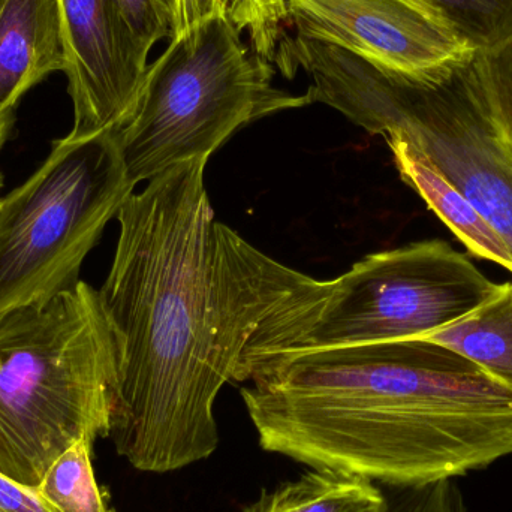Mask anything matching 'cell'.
<instances>
[{
  "instance_id": "1",
  "label": "cell",
  "mask_w": 512,
  "mask_h": 512,
  "mask_svg": "<svg viewBox=\"0 0 512 512\" xmlns=\"http://www.w3.org/2000/svg\"><path fill=\"white\" fill-rule=\"evenodd\" d=\"M207 162L176 165L123 203L98 291L117 357L108 438L149 474L215 454L222 387L297 351L331 291L216 219Z\"/></svg>"
},
{
  "instance_id": "2",
  "label": "cell",
  "mask_w": 512,
  "mask_h": 512,
  "mask_svg": "<svg viewBox=\"0 0 512 512\" xmlns=\"http://www.w3.org/2000/svg\"><path fill=\"white\" fill-rule=\"evenodd\" d=\"M243 388L259 447L388 487L512 456V387L426 339L280 355Z\"/></svg>"
},
{
  "instance_id": "3",
  "label": "cell",
  "mask_w": 512,
  "mask_h": 512,
  "mask_svg": "<svg viewBox=\"0 0 512 512\" xmlns=\"http://www.w3.org/2000/svg\"><path fill=\"white\" fill-rule=\"evenodd\" d=\"M116 378V343L89 283L2 313L0 474L36 487L72 444L108 438Z\"/></svg>"
},
{
  "instance_id": "4",
  "label": "cell",
  "mask_w": 512,
  "mask_h": 512,
  "mask_svg": "<svg viewBox=\"0 0 512 512\" xmlns=\"http://www.w3.org/2000/svg\"><path fill=\"white\" fill-rule=\"evenodd\" d=\"M292 66L310 104L328 105L373 135H399L462 192L512 254V147L481 107L465 68L439 86L412 83L324 42L303 39Z\"/></svg>"
},
{
  "instance_id": "5",
  "label": "cell",
  "mask_w": 512,
  "mask_h": 512,
  "mask_svg": "<svg viewBox=\"0 0 512 512\" xmlns=\"http://www.w3.org/2000/svg\"><path fill=\"white\" fill-rule=\"evenodd\" d=\"M224 17L171 38L147 66L128 119L116 134L132 186L176 165L209 159L240 128L309 105L274 86L273 65Z\"/></svg>"
},
{
  "instance_id": "6",
  "label": "cell",
  "mask_w": 512,
  "mask_h": 512,
  "mask_svg": "<svg viewBox=\"0 0 512 512\" xmlns=\"http://www.w3.org/2000/svg\"><path fill=\"white\" fill-rule=\"evenodd\" d=\"M134 189L114 132L54 141L44 164L0 198V315L75 288Z\"/></svg>"
},
{
  "instance_id": "7",
  "label": "cell",
  "mask_w": 512,
  "mask_h": 512,
  "mask_svg": "<svg viewBox=\"0 0 512 512\" xmlns=\"http://www.w3.org/2000/svg\"><path fill=\"white\" fill-rule=\"evenodd\" d=\"M498 288L444 240L367 255L331 280L330 295L295 352L421 339L459 321Z\"/></svg>"
},
{
  "instance_id": "8",
  "label": "cell",
  "mask_w": 512,
  "mask_h": 512,
  "mask_svg": "<svg viewBox=\"0 0 512 512\" xmlns=\"http://www.w3.org/2000/svg\"><path fill=\"white\" fill-rule=\"evenodd\" d=\"M294 35L324 42L412 83L439 86L475 51L417 0H286Z\"/></svg>"
},
{
  "instance_id": "9",
  "label": "cell",
  "mask_w": 512,
  "mask_h": 512,
  "mask_svg": "<svg viewBox=\"0 0 512 512\" xmlns=\"http://www.w3.org/2000/svg\"><path fill=\"white\" fill-rule=\"evenodd\" d=\"M65 75L74 105L72 138L123 125L146 74L149 51L132 32L119 0H60Z\"/></svg>"
},
{
  "instance_id": "10",
  "label": "cell",
  "mask_w": 512,
  "mask_h": 512,
  "mask_svg": "<svg viewBox=\"0 0 512 512\" xmlns=\"http://www.w3.org/2000/svg\"><path fill=\"white\" fill-rule=\"evenodd\" d=\"M60 0H3L0 6V116L54 72H65Z\"/></svg>"
},
{
  "instance_id": "11",
  "label": "cell",
  "mask_w": 512,
  "mask_h": 512,
  "mask_svg": "<svg viewBox=\"0 0 512 512\" xmlns=\"http://www.w3.org/2000/svg\"><path fill=\"white\" fill-rule=\"evenodd\" d=\"M394 165L403 182L414 189L429 209L453 231L454 236L477 258L495 262L512 273V254L507 243L478 210L454 188L435 165L399 135L385 137Z\"/></svg>"
},
{
  "instance_id": "12",
  "label": "cell",
  "mask_w": 512,
  "mask_h": 512,
  "mask_svg": "<svg viewBox=\"0 0 512 512\" xmlns=\"http://www.w3.org/2000/svg\"><path fill=\"white\" fill-rule=\"evenodd\" d=\"M242 512H390L388 495L372 481L310 469L265 489Z\"/></svg>"
},
{
  "instance_id": "13",
  "label": "cell",
  "mask_w": 512,
  "mask_h": 512,
  "mask_svg": "<svg viewBox=\"0 0 512 512\" xmlns=\"http://www.w3.org/2000/svg\"><path fill=\"white\" fill-rule=\"evenodd\" d=\"M421 339L457 352L512 387V280L459 321Z\"/></svg>"
},
{
  "instance_id": "14",
  "label": "cell",
  "mask_w": 512,
  "mask_h": 512,
  "mask_svg": "<svg viewBox=\"0 0 512 512\" xmlns=\"http://www.w3.org/2000/svg\"><path fill=\"white\" fill-rule=\"evenodd\" d=\"M173 8V36L207 18L224 17L239 32L246 30L252 50L270 63L289 24L286 0H173Z\"/></svg>"
},
{
  "instance_id": "15",
  "label": "cell",
  "mask_w": 512,
  "mask_h": 512,
  "mask_svg": "<svg viewBox=\"0 0 512 512\" xmlns=\"http://www.w3.org/2000/svg\"><path fill=\"white\" fill-rule=\"evenodd\" d=\"M86 439L63 451L35 487L42 501L56 512H117L110 496L99 486Z\"/></svg>"
},
{
  "instance_id": "16",
  "label": "cell",
  "mask_w": 512,
  "mask_h": 512,
  "mask_svg": "<svg viewBox=\"0 0 512 512\" xmlns=\"http://www.w3.org/2000/svg\"><path fill=\"white\" fill-rule=\"evenodd\" d=\"M477 51L498 47L512 36V0H417Z\"/></svg>"
},
{
  "instance_id": "17",
  "label": "cell",
  "mask_w": 512,
  "mask_h": 512,
  "mask_svg": "<svg viewBox=\"0 0 512 512\" xmlns=\"http://www.w3.org/2000/svg\"><path fill=\"white\" fill-rule=\"evenodd\" d=\"M465 75L484 113L512 147V36L498 47L477 51Z\"/></svg>"
},
{
  "instance_id": "18",
  "label": "cell",
  "mask_w": 512,
  "mask_h": 512,
  "mask_svg": "<svg viewBox=\"0 0 512 512\" xmlns=\"http://www.w3.org/2000/svg\"><path fill=\"white\" fill-rule=\"evenodd\" d=\"M390 512H466L462 493L454 480L414 487H391Z\"/></svg>"
},
{
  "instance_id": "19",
  "label": "cell",
  "mask_w": 512,
  "mask_h": 512,
  "mask_svg": "<svg viewBox=\"0 0 512 512\" xmlns=\"http://www.w3.org/2000/svg\"><path fill=\"white\" fill-rule=\"evenodd\" d=\"M141 47L152 51L162 39L173 36V0H119Z\"/></svg>"
},
{
  "instance_id": "20",
  "label": "cell",
  "mask_w": 512,
  "mask_h": 512,
  "mask_svg": "<svg viewBox=\"0 0 512 512\" xmlns=\"http://www.w3.org/2000/svg\"><path fill=\"white\" fill-rule=\"evenodd\" d=\"M0 512H56L51 510L35 487L23 486L0 474Z\"/></svg>"
},
{
  "instance_id": "21",
  "label": "cell",
  "mask_w": 512,
  "mask_h": 512,
  "mask_svg": "<svg viewBox=\"0 0 512 512\" xmlns=\"http://www.w3.org/2000/svg\"><path fill=\"white\" fill-rule=\"evenodd\" d=\"M3 0H0V6H2ZM15 113L5 114L0 116V152H2L3 146L8 141L9 135H11L12 128H14Z\"/></svg>"
},
{
  "instance_id": "22",
  "label": "cell",
  "mask_w": 512,
  "mask_h": 512,
  "mask_svg": "<svg viewBox=\"0 0 512 512\" xmlns=\"http://www.w3.org/2000/svg\"><path fill=\"white\" fill-rule=\"evenodd\" d=\"M3 186V176L2 173H0V189H2Z\"/></svg>"
}]
</instances>
